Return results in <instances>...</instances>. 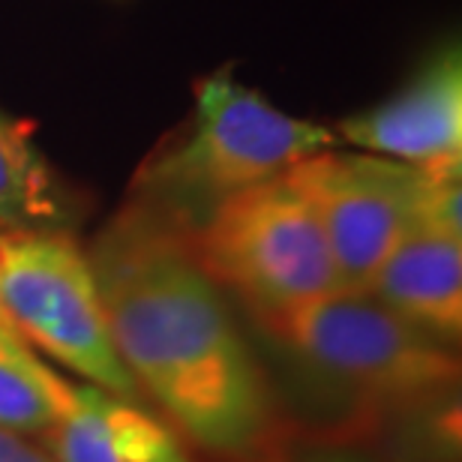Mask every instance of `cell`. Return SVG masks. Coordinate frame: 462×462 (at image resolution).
I'll use <instances>...</instances> for the list:
<instances>
[{
    "label": "cell",
    "instance_id": "1",
    "mask_svg": "<svg viewBox=\"0 0 462 462\" xmlns=\"http://www.w3.org/2000/svg\"><path fill=\"white\" fill-rule=\"evenodd\" d=\"M88 258L133 382L205 454L255 462L271 445V391L187 228L162 210L135 208Z\"/></svg>",
    "mask_w": 462,
    "mask_h": 462
},
{
    "label": "cell",
    "instance_id": "2",
    "mask_svg": "<svg viewBox=\"0 0 462 462\" xmlns=\"http://www.w3.org/2000/svg\"><path fill=\"white\" fill-rule=\"evenodd\" d=\"M255 321L303 366L373 409H430L457 393L459 360L448 343L369 291L339 289Z\"/></svg>",
    "mask_w": 462,
    "mask_h": 462
},
{
    "label": "cell",
    "instance_id": "3",
    "mask_svg": "<svg viewBox=\"0 0 462 462\" xmlns=\"http://www.w3.org/2000/svg\"><path fill=\"white\" fill-rule=\"evenodd\" d=\"M189 240L210 280L237 291L255 319L343 289L321 219L291 171L223 199Z\"/></svg>",
    "mask_w": 462,
    "mask_h": 462
},
{
    "label": "cell",
    "instance_id": "4",
    "mask_svg": "<svg viewBox=\"0 0 462 462\" xmlns=\"http://www.w3.org/2000/svg\"><path fill=\"white\" fill-rule=\"evenodd\" d=\"M330 129L291 117L228 72L196 88V120L178 147L147 165L144 183L174 208L171 219L210 214L219 201L330 151Z\"/></svg>",
    "mask_w": 462,
    "mask_h": 462
},
{
    "label": "cell",
    "instance_id": "5",
    "mask_svg": "<svg viewBox=\"0 0 462 462\" xmlns=\"http://www.w3.org/2000/svg\"><path fill=\"white\" fill-rule=\"evenodd\" d=\"M0 310L27 346L90 387L135 400V382L112 343L90 258L67 231L0 237Z\"/></svg>",
    "mask_w": 462,
    "mask_h": 462
},
{
    "label": "cell",
    "instance_id": "6",
    "mask_svg": "<svg viewBox=\"0 0 462 462\" xmlns=\"http://www.w3.org/2000/svg\"><path fill=\"white\" fill-rule=\"evenodd\" d=\"M289 171L321 219L339 285L366 291L387 253L418 223L423 169L330 147Z\"/></svg>",
    "mask_w": 462,
    "mask_h": 462
},
{
    "label": "cell",
    "instance_id": "7",
    "mask_svg": "<svg viewBox=\"0 0 462 462\" xmlns=\"http://www.w3.org/2000/svg\"><path fill=\"white\" fill-rule=\"evenodd\" d=\"M339 135L369 153L409 165L459 160L462 151V60L450 45L436 54L400 94L364 115L346 117Z\"/></svg>",
    "mask_w": 462,
    "mask_h": 462
},
{
    "label": "cell",
    "instance_id": "8",
    "mask_svg": "<svg viewBox=\"0 0 462 462\" xmlns=\"http://www.w3.org/2000/svg\"><path fill=\"white\" fill-rule=\"evenodd\" d=\"M369 294L441 343L462 334V244L414 223L369 282Z\"/></svg>",
    "mask_w": 462,
    "mask_h": 462
},
{
    "label": "cell",
    "instance_id": "9",
    "mask_svg": "<svg viewBox=\"0 0 462 462\" xmlns=\"http://www.w3.org/2000/svg\"><path fill=\"white\" fill-rule=\"evenodd\" d=\"M54 462H192L169 423L99 387H79L49 436Z\"/></svg>",
    "mask_w": 462,
    "mask_h": 462
},
{
    "label": "cell",
    "instance_id": "10",
    "mask_svg": "<svg viewBox=\"0 0 462 462\" xmlns=\"http://www.w3.org/2000/svg\"><path fill=\"white\" fill-rule=\"evenodd\" d=\"M63 219L67 201L36 147L33 124L0 112V237L54 231Z\"/></svg>",
    "mask_w": 462,
    "mask_h": 462
},
{
    "label": "cell",
    "instance_id": "11",
    "mask_svg": "<svg viewBox=\"0 0 462 462\" xmlns=\"http://www.w3.org/2000/svg\"><path fill=\"white\" fill-rule=\"evenodd\" d=\"M72 400L76 387L42 364L13 328L0 325V430L49 436Z\"/></svg>",
    "mask_w": 462,
    "mask_h": 462
},
{
    "label": "cell",
    "instance_id": "12",
    "mask_svg": "<svg viewBox=\"0 0 462 462\" xmlns=\"http://www.w3.org/2000/svg\"><path fill=\"white\" fill-rule=\"evenodd\" d=\"M0 462H54V457L27 436L0 430Z\"/></svg>",
    "mask_w": 462,
    "mask_h": 462
},
{
    "label": "cell",
    "instance_id": "13",
    "mask_svg": "<svg viewBox=\"0 0 462 462\" xmlns=\"http://www.w3.org/2000/svg\"><path fill=\"white\" fill-rule=\"evenodd\" d=\"M307 462H355V459H346V457H316V459H307Z\"/></svg>",
    "mask_w": 462,
    "mask_h": 462
},
{
    "label": "cell",
    "instance_id": "14",
    "mask_svg": "<svg viewBox=\"0 0 462 462\" xmlns=\"http://www.w3.org/2000/svg\"><path fill=\"white\" fill-rule=\"evenodd\" d=\"M0 325H6V319H4V310H0Z\"/></svg>",
    "mask_w": 462,
    "mask_h": 462
}]
</instances>
